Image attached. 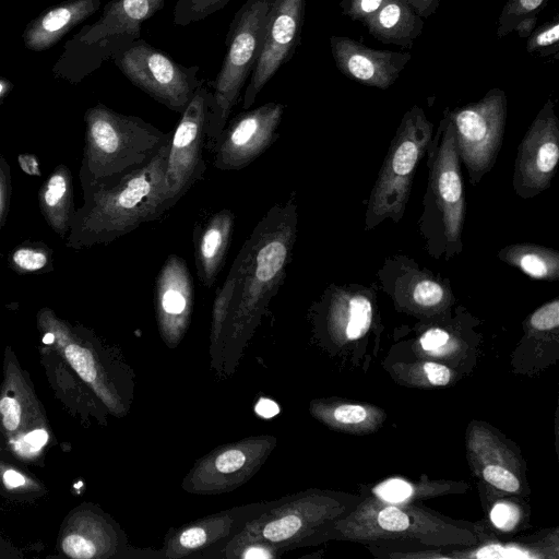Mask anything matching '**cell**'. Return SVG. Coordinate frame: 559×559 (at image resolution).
Here are the masks:
<instances>
[{
    "instance_id": "cell-1",
    "label": "cell",
    "mask_w": 559,
    "mask_h": 559,
    "mask_svg": "<svg viewBox=\"0 0 559 559\" xmlns=\"http://www.w3.org/2000/svg\"><path fill=\"white\" fill-rule=\"evenodd\" d=\"M170 133L144 164L103 180L79 176L83 204L71 218L66 247L72 250L107 245L173 207L165 171Z\"/></svg>"
},
{
    "instance_id": "cell-2",
    "label": "cell",
    "mask_w": 559,
    "mask_h": 559,
    "mask_svg": "<svg viewBox=\"0 0 559 559\" xmlns=\"http://www.w3.org/2000/svg\"><path fill=\"white\" fill-rule=\"evenodd\" d=\"M297 234L293 198L273 205L258 222L230 271L235 286L224 328L235 337L248 333L282 285Z\"/></svg>"
},
{
    "instance_id": "cell-3",
    "label": "cell",
    "mask_w": 559,
    "mask_h": 559,
    "mask_svg": "<svg viewBox=\"0 0 559 559\" xmlns=\"http://www.w3.org/2000/svg\"><path fill=\"white\" fill-rule=\"evenodd\" d=\"M84 122L79 176L90 180H103L141 166L169 135L140 117L117 112L100 103L85 111Z\"/></svg>"
},
{
    "instance_id": "cell-4",
    "label": "cell",
    "mask_w": 559,
    "mask_h": 559,
    "mask_svg": "<svg viewBox=\"0 0 559 559\" xmlns=\"http://www.w3.org/2000/svg\"><path fill=\"white\" fill-rule=\"evenodd\" d=\"M0 445L26 466L45 465L57 438L29 372L11 345L3 350L0 383Z\"/></svg>"
},
{
    "instance_id": "cell-5",
    "label": "cell",
    "mask_w": 559,
    "mask_h": 559,
    "mask_svg": "<svg viewBox=\"0 0 559 559\" xmlns=\"http://www.w3.org/2000/svg\"><path fill=\"white\" fill-rule=\"evenodd\" d=\"M40 342L51 345L91 388L109 413L124 411L122 367L112 348L88 328L59 317L49 307L36 313Z\"/></svg>"
},
{
    "instance_id": "cell-6",
    "label": "cell",
    "mask_w": 559,
    "mask_h": 559,
    "mask_svg": "<svg viewBox=\"0 0 559 559\" xmlns=\"http://www.w3.org/2000/svg\"><path fill=\"white\" fill-rule=\"evenodd\" d=\"M273 0H246L236 12L226 36L222 67L211 82L212 104L206 127L213 147L258 59Z\"/></svg>"
},
{
    "instance_id": "cell-7",
    "label": "cell",
    "mask_w": 559,
    "mask_h": 559,
    "mask_svg": "<svg viewBox=\"0 0 559 559\" xmlns=\"http://www.w3.org/2000/svg\"><path fill=\"white\" fill-rule=\"evenodd\" d=\"M431 135V122L421 108L414 106L405 114L372 189L367 209V229L384 218H401L409 197L414 171Z\"/></svg>"
},
{
    "instance_id": "cell-8",
    "label": "cell",
    "mask_w": 559,
    "mask_h": 559,
    "mask_svg": "<svg viewBox=\"0 0 559 559\" xmlns=\"http://www.w3.org/2000/svg\"><path fill=\"white\" fill-rule=\"evenodd\" d=\"M112 60L134 86L178 114L204 81L198 76V66L178 63L142 38L117 49Z\"/></svg>"
},
{
    "instance_id": "cell-9",
    "label": "cell",
    "mask_w": 559,
    "mask_h": 559,
    "mask_svg": "<svg viewBox=\"0 0 559 559\" xmlns=\"http://www.w3.org/2000/svg\"><path fill=\"white\" fill-rule=\"evenodd\" d=\"M507 117L504 91L495 87L480 100L447 115L472 183L476 185L493 166L501 147Z\"/></svg>"
},
{
    "instance_id": "cell-10",
    "label": "cell",
    "mask_w": 559,
    "mask_h": 559,
    "mask_svg": "<svg viewBox=\"0 0 559 559\" xmlns=\"http://www.w3.org/2000/svg\"><path fill=\"white\" fill-rule=\"evenodd\" d=\"M210 87L211 82L204 79L170 133L165 183L171 206L202 178L206 169L202 148L212 104Z\"/></svg>"
},
{
    "instance_id": "cell-11",
    "label": "cell",
    "mask_w": 559,
    "mask_h": 559,
    "mask_svg": "<svg viewBox=\"0 0 559 559\" xmlns=\"http://www.w3.org/2000/svg\"><path fill=\"white\" fill-rule=\"evenodd\" d=\"M284 111L283 104L270 102L228 120L212 147L214 167L240 170L250 165L276 140Z\"/></svg>"
},
{
    "instance_id": "cell-12",
    "label": "cell",
    "mask_w": 559,
    "mask_h": 559,
    "mask_svg": "<svg viewBox=\"0 0 559 559\" xmlns=\"http://www.w3.org/2000/svg\"><path fill=\"white\" fill-rule=\"evenodd\" d=\"M306 0H273L262 46L242 97V109L254 104L257 96L275 73L294 56L301 40Z\"/></svg>"
},
{
    "instance_id": "cell-13",
    "label": "cell",
    "mask_w": 559,
    "mask_h": 559,
    "mask_svg": "<svg viewBox=\"0 0 559 559\" xmlns=\"http://www.w3.org/2000/svg\"><path fill=\"white\" fill-rule=\"evenodd\" d=\"M559 160V121L551 99L525 133L515 159L513 188L521 198H533L550 183Z\"/></svg>"
},
{
    "instance_id": "cell-14",
    "label": "cell",
    "mask_w": 559,
    "mask_h": 559,
    "mask_svg": "<svg viewBox=\"0 0 559 559\" xmlns=\"http://www.w3.org/2000/svg\"><path fill=\"white\" fill-rule=\"evenodd\" d=\"M122 544L115 522L97 506L83 502L61 522L57 551L70 559H107L116 557Z\"/></svg>"
},
{
    "instance_id": "cell-15",
    "label": "cell",
    "mask_w": 559,
    "mask_h": 559,
    "mask_svg": "<svg viewBox=\"0 0 559 559\" xmlns=\"http://www.w3.org/2000/svg\"><path fill=\"white\" fill-rule=\"evenodd\" d=\"M442 136L430 171V192L442 222L445 240L460 243L465 216L460 156L453 128L447 118L441 121Z\"/></svg>"
},
{
    "instance_id": "cell-16",
    "label": "cell",
    "mask_w": 559,
    "mask_h": 559,
    "mask_svg": "<svg viewBox=\"0 0 559 559\" xmlns=\"http://www.w3.org/2000/svg\"><path fill=\"white\" fill-rule=\"evenodd\" d=\"M330 47L344 75L381 90L390 87L412 59L409 52L372 49L345 36H331Z\"/></svg>"
},
{
    "instance_id": "cell-17",
    "label": "cell",
    "mask_w": 559,
    "mask_h": 559,
    "mask_svg": "<svg viewBox=\"0 0 559 559\" xmlns=\"http://www.w3.org/2000/svg\"><path fill=\"white\" fill-rule=\"evenodd\" d=\"M39 361L55 396L84 426L106 421L107 408L66 359L49 344L40 342Z\"/></svg>"
},
{
    "instance_id": "cell-18",
    "label": "cell",
    "mask_w": 559,
    "mask_h": 559,
    "mask_svg": "<svg viewBox=\"0 0 559 559\" xmlns=\"http://www.w3.org/2000/svg\"><path fill=\"white\" fill-rule=\"evenodd\" d=\"M155 301L163 334L178 338L188 324L193 301L192 278L180 257L170 254L164 262L156 278Z\"/></svg>"
},
{
    "instance_id": "cell-19",
    "label": "cell",
    "mask_w": 559,
    "mask_h": 559,
    "mask_svg": "<svg viewBox=\"0 0 559 559\" xmlns=\"http://www.w3.org/2000/svg\"><path fill=\"white\" fill-rule=\"evenodd\" d=\"M166 0H111L100 17L80 37L83 44L110 41L118 49L141 38L142 24L163 9Z\"/></svg>"
},
{
    "instance_id": "cell-20",
    "label": "cell",
    "mask_w": 559,
    "mask_h": 559,
    "mask_svg": "<svg viewBox=\"0 0 559 559\" xmlns=\"http://www.w3.org/2000/svg\"><path fill=\"white\" fill-rule=\"evenodd\" d=\"M102 0H67L43 12L25 27L22 38L32 51L55 46L68 32L94 14Z\"/></svg>"
},
{
    "instance_id": "cell-21",
    "label": "cell",
    "mask_w": 559,
    "mask_h": 559,
    "mask_svg": "<svg viewBox=\"0 0 559 559\" xmlns=\"http://www.w3.org/2000/svg\"><path fill=\"white\" fill-rule=\"evenodd\" d=\"M235 216L230 210L212 214L206 222L195 225L193 231L194 260L198 276L205 287H211L224 265Z\"/></svg>"
},
{
    "instance_id": "cell-22",
    "label": "cell",
    "mask_w": 559,
    "mask_h": 559,
    "mask_svg": "<svg viewBox=\"0 0 559 559\" xmlns=\"http://www.w3.org/2000/svg\"><path fill=\"white\" fill-rule=\"evenodd\" d=\"M38 205L47 225L66 239L74 215L73 177L71 169L57 165L38 191Z\"/></svg>"
},
{
    "instance_id": "cell-23",
    "label": "cell",
    "mask_w": 559,
    "mask_h": 559,
    "mask_svg": "<svg viewBox=\"0 0 559 559\" xmlns=\"http://www.w3.org/2000/svg\"><path fill=\"white\" fill-rule=\"evenodd\" d=\"M364 25L382 43L411 48L421 34L424 19L403 0H385Z\"/></svg>"
},
{
    "instance_id": "cell-24",
    "label": "cell",
    "mask_w": 559,
    "mask_h": 559,
    "mask_svg": "<svg viewBox=\"0 0 559 559\" xmlns=\"http://www.w3.org/2000/svg\"><path fill=\"white\" fill-rule=\"evenodd\" d=\"M499 258L516 266L532 278L557 281L559 252L535 245H513L504 248Z\"/></svg>"
},
{
    "instance_id": "cell-25",
    "label": "cell",
    "mask_w": 559,
    "mask_h": 559,
    "mask_svg": "<svg viewBox=\"0 0 559 559\" xmlns=\"http://www.w3.org/2000/svg\"><path fill=\"white\" fill-rule=\"evenodd\" d=\"M27 467L8 455L0 457L1 497L14 502H32L48 493V487Z\"/></svg>"
},
{
    "instance_id": "cell-26",
    "label": "cell",
    "mask_w": 559,
    "mask_h": 559,
    "mask_svg": "<svg viewBox=\"0 0 559 559\" xmlns=\"http://www.w3.org/2000/svg\"><path fill=\"white\" fill-rule=\"evenodd\" d=\"M548 0H507L497 21L499 38L516 32L520 37H527L533 32L538 14Z\"/></svg>"
},
{
    "instance_id": "cell-27",
    "label": "cell",
    "mask_w": 559,
    "mask_h": 559,
    "mask_svg": "<svg viewBox=\"0 0 559 559\" xmlns=\"http://www.w3.org/2000/svg\"><path fill=\"white\" fill-rule=\"evenodd\" d=\"M8 265L20 274L48 273L53 270V252L43 241H24L8 255Z\"/></svg>"
},
{
    "instance_id": "cell-28",
    "label": "cell",
    "mask_w": 559,
    "mask_h": 559,
    "mask_svg": "<svg viewBox=\"0 0 559 559\" xmlns=\"http://www.w3.org/2000/svg\"><path fill=\"white\" fill-rule=\"evenodd\" d=\"M230 0H177L173 20L177 26H188L224 9Z\"/></svg>"
},
{
    "instance_id": "cell-29",
    "label": "cell",
    "mask_w": 559,
    "mask_h": 559,
    "mask_svg": "<svg viewBox=\"0 0 559 559\" xmlns=\"http://www.w3.org/2000/svg\"><path fill=\"white\" fill-rule=\"evenodd\" d=\"M346 335L349 340H356L368 331L372 319V307L366 296L356 294L346 296Z\"/></svg>"
},
{
    "instance_id": "cell-30",
    "label": "cell",
    "mask_w": 559,
    "mask_h": 559,
    "mask_svg": "<svg viewBox=\"0 0 559 559\" xmlns=\"http://www.w3.org/2000/svg\"><path fill=\"white\" fill-rule=\"evenodd\" d=\"M250 461L249 445H234L215 455L211 469L218 476L231 477L247 472Z\"/></svg>"
},
{
    "instance_id": "cell-31",
    "label": "cell",
    "mask_w": 559,
    "mask_h": 559,
    "mask_svg": "<svg viewBox=\"0 0 559 559\" xmlns=\"http://www.w3.org/2000/svg\"><path fill=\"white\" fill-rule=\"evenodd\" d=\"M559 21L555 17L532 32L526 43V50L531 55L547 56L556 53L559 48Z\"/></svg>"
},
{
    "instance_id": "cell-32",
    "label": "cell",
    "mask_w": 559,
    "mask_h": 559,
    "mask_svg": "<svg viewBox=\"0 0 559 559\" xmlns=\"http://www.w3.org/2000/svg\"><path fill=\"white\" fill-rule=\"evenodd\" d=\"M301 526L302 521L298 515L285 513L269 521L261 530V536L270 543H284L292 539Z\"/></svg>"
},
{
    "instance_id": "cell-33",
    "label": "cell",
    "mask_w": 559,
    "mask_h": 559,
    "mask_svg": "<svg viewBox=\"0 0 559 559\" xmlns=\"http://www.w3.org/2000/svg\"><path fill=\"white\" fill-rule=\"evenodd\" d=\"M413 300L421 307H435L445 297L444 287L428 277L415 282L412 290Z\"/></svg>"
},
{
    "instance_id": "cell-34",
    "label": "cell",
    "mask_w": 559,
    "mask_h": 559,
    "mask_svg": "<svg viewBox=\"0 0 559 559\" xmlns=\"http://www.w3.org/2000/svg\"><path fill=\"white\" fill-rule=\"evenodd\" d=\"M385 0H343L340 3L344 15L365 24Z\"/></svg>"
},
{
    "instance_id": "cell-35",
    "label": "cell",
    "mask_w": 559,
    "mask_h": 559,
    "mask_svg": "<svg viewBox=\"0 0 559 559\" xmlns=\"http://www.w3.org/2000/svg\"><path fill=\"white\" fill-rule=\"evenodd\" d=\"M12 194L11 169L8 160L0 154V231L7 222Z\"/></svg>"
},
{
    "instance_id": "cell-36",
    "label": "cell",
    "mask_w": 559,
    "mask_h": 559,
    "mask_svg": "<svg viewBox=\"0 0 559 559\" xmlns=\"http://www.w3.org/2000/svg\"><path fill=\"white\" fill-rule=\"evenodd\" d=\"M484 478L495 487L504 491L515 492L520 488L518 478L499 465H488L483 472Z\"/></svg>"
},
{
    "instance_id": "cell-37",
    "label": "cell",
    "mask_w": 559,
    "mask_h": 559,
    "mask_svg": "<svg viewBox=\"0 0 559 559\" xmlns=\"http://www.w3.org/2000/svg\"><path fill=\"white\" fill-rule=\"evenodd\" d=\"M531 325L538 331L557 328L559 325V300L555 299L538 308L531 317Z\"/></svg>"
},
{
    "instance_id": "cell-38",
    "label": "cell",
    "mask_w": 559,
    "mask_h": 559,
    "mask_svg": "<svg viewBox=\"0 0 559 559\" xmlns=\"http://www.w3.org/2000/svg\"><path fill=\"white\" fill-rule=\"evenodd\" d=\"M374 492L389 502H401L412 495V487L402 479H390L374 488Z\"/></svg>"
},
{
    "instance_id": "cell-39",
    "label": "cell",
    "mask_w": 559,
    "mask_h": 559,
    "mask_svg": "<svg viewBox=\"0 0 559 559\" xmlns=\"http://www.w3.org/2000/svg\"><path fill=\"white\" fill-rule=\"evenodd\" d=\"M379 525L391 532L404 531L409 525L408 516L395 507L382 509L378 515Z\"/></svg>"
},
{
    "instance_id": "cell-40",
    "label": "cell",
    "mask_w": 559,
    "mask_h": 559,
    "mask_svg": "<svg viewBox=\"0 0 559 559\" xmlns=\"http://www.w3.org/2000/svg\"><path fill=\"white\" fill-rule=\"evenodd\" d=\"M491 521L497 527L511 530L518 521V512L509 504H496L491 511Z\"/></svg>"
},
{
    "instance_id": "cell-41",
    "label": "cell",
    "mask_w": 559,
    "mask_h": 559,
    "mask_svg": "<svg viewBox=\"0 0 559 559\" xmlns=\"http://www.w3.org/2000/svg\"><path fill=\"white\" fill-rule=\"evenodd\" d=\"M367 417L366 409L360 405L345 404L334 411V418L344 424H357Z\"/></svg>"
},
{
    "instance_id": "cell-42",
    "label": "cell",
    "mask_w": 559,
    "mask_h": 559,
    "mask_svg": "<svg viewBox=\"0 0 559 559\" xmlns=\"http://www.w3.org/2000/svg\"><path fill=\"white\" fill-rule=\"evenodd\" d=\"M449 334L441 329H430L420 337V345L425 350H433L447 344Z\"/></svg>"
},
{
    "instance_id": "cell-43",
    "label": "cell",
    "mask_w": 559,
    "mask_h": 559,
    "mask_svg": "<svg viewBox=\"0 0 559 559\" xmlns=\"http://www.w3.org/2000/svg\"><path fill=\"white\" fill-rule=\"evenodd\" d=\"M424 370L431 384L445 385L450 381V370L436 362H426Z\"/></svg>"
},
{
    "instance_id": "cell-44",
    "label": "cell",
    "mask_w": 559,
    "mask_h": 559,
    "mask_svg": "<svg viewBox=\"0 0 559 559\" xmlns=\"http://www.w3.org/2000/svg\"><path fill=\"white\" fill-rule=\"evenodd\" d=\"M417 15L427 19L436 13L439 8V0H403Z\"/></svg>"
},
{
    "instance_id": "cell-45",
    "label": "cell",
    "mask_w": 559,
    "mask_h": 559,
    "mask_svg": "<svg viewBox=\"0 0 559 559\" xmlns=\"http://www.w3.org/2000/svg\"><path fill=\"white\" fill-rule=\"evenodd\" d=\"M20 167L24 173L32 176H40L37 157L32 153H22L17 156Z\"/></svg>"
},
{
    "instance_id": "cell-46",
    "label": "cell",
    "mask_w": 559,
    "mask_h": 559,
    "mask_svg": "<svg viewBox=\"0 0 559 559\" xmlns=\"http://www.w3.org/2000/svg\"><path fill=\"white\" fill-rule=\"evenodd\" d=\"M255 412L263 418H272L278 414V405L269 399H261L255 405Z\"/></svg>"
},
{
    "instance_id": "cell-47",
    "label": "cell",
    "mask_w": 559,
    "mask_h": 559,
    "mask_svg": "<svg viewBox=\"0 0 559 559\" xmlns=\"http://www.w3.org/2000/svg\"><path fill=\"white\" fill-rule=\"evenodd\" d=\"M12 88H13V83L10 80L0 76V104L9 95V93L12 91Z\"/></svg>"
},
{
    "instance_id": "cell-48",
    "label": "cell",
    "mask_w": 559,
    "mask_h": 559,
    "mask_svg": "<svg viewBox=\"0 0 559 559\" xmlns=\"http://www.w3.org/2000/svg\"><path fill=\"white\" fill-rule=\"evenodd\" d=\"M7 456V454L3 452L1 445H0V457Z\"/></svg>"
}]
</instances>
